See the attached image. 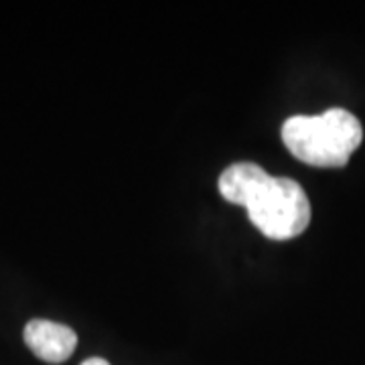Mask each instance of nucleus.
I'll return each instance as SVG.
<instances>
[{
    "label": "nucleus",
    "instance_id": "f257e3e1",
    "mask_svg": "<svg viewBox=\"0 0 365 365\" xmlns=\"http://www.w3.org/2000/svg\"><path fill=\"white\" fill-rule=\"evenodd\" d=\"M220 193L248 209L252 223L270 240H292L311 223V203L299 181L272 177L256 163H235L220 177Z\"/></svg>",
    "mask_w": 365,
    "mask_h": 365
},
{
    "label": "nucleus",
    "instance_id": "f03ea898",
    "mask_svg": "<svg viewBox=\"0 0 365 365\" xmlns=\"http://www.w3.org/2000/svg\"><path fill=\"white\" fill-rule=\"evenodd\" d=\"M282 140L302 163L339 169L364 140V128L349 110L331 108L317 116L288 118L282 124Z\"/></svg>",
    "mask_w": 365,
    "mask_h": 365
},
{
    "label": "nucleus",
    "instance_id": "7ed1b4c3",
    "mask_svg": "<svg viewBox=\"0 0 365 365\" xmlns=\"http://www.w3.org/2000/svg\"><path fill=\"white\" fill-rule=\"evenodd\" d=\"M23 335L29 349L39 359L53 365L67 361L78 347V335L71 327L47 319L29 321Z\"/></svg>",
    "mask_w": 365,
    "mask_h": 365
},
{
    "label": "nucleus",
    "instance_id": "20e7f679",
    "mask_svg": "<svg viewBox=\"0 0 365 365\" xmlns=\"http://www.w3.org/2000/svg\"><path fill=\"white\" fill-rule=\"evenodd\" d=\"M81 365H110L106 361L104 357H90V359H86Z\"/></svg>",
    "mask_w": 365,
    "mask_h": 365
}]
</instances>
